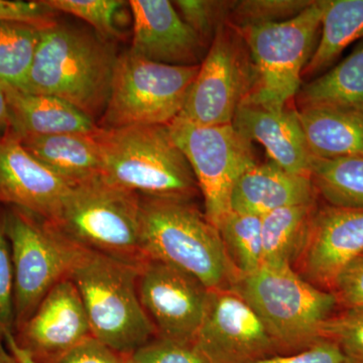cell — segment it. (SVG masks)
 <instances>
[{"label": "cell", "mask_w": 363, "mask_h": 363, "mask_svg": "<svg viewBox=\"0 0 363 363\" xmlns=\"http://www.w3.org/2000/svg\"><path fill=\"white\" fill-rule=\"evenodd\" d=\"M117 58L112 40L58 21L43 30L21 91L60 98L98 123L108 102Z\"/></svg>", "instance_id": "1"}, {"label": "cell", "mask_w": 363, "mask_h": 363, "mask_svg": "<svg viewBox=\"0 0 363 363\" xmlns=\"http://www.w3.org/2000/svg\"><path fill=\"white\" fill-rule=\"evenodd\" d=\"M140 247L145 259L188 272L208 290L233 289L240 276L218 229L191 200L142 196Z\"/></svg>", "instance_id": "2"}, {"label": "cell", "mask_w": 363, "mask_h": 363, "mask_svg": "<svg viewBox=\"0 0 363 363\" xmlns=\"http://www.w3.org/2000/svg\"><path fill=\"white\" fill-rule=\"evenodd\" d=\"M142 262L82 248L69 276L82 298L92 335L123 355L157 337L138 295Z\"/></svg>", "instance_id": "3"}, {"label": "cell", "mask_w": 363, "mask_h": 363, "mask_svg": "<svg viewBox=\"0 0 363 363\" xmlns=\"http://www.w3.org/2000/svg\"><path fill=\"white\" fill-rule=\"evenodd\" d=\"M264 325L278 351L298 352L321 337L338 305L333 293L318 288L291 267L262 264L240 274L233 286Z\"/></svg>", "instance_id": "4"}, {"label": "cell", "mask_w": 363, "mask_h": 363, "mask_svg": "<svg viewBox=\"0 0 363 363\" xmlns=\"http://www.w3.org/2000/svg\"><path fill=\"white\" fill-rule=\"evenodd\" d=\"M102 175L143 197L191 200L198 184L168 125H143L95 133Z\"/></svg>", "instance_id": "5"}, {"label": "cell", "mask_w": 363, "mask_h": 363, "mask_svg": "<svg viewBox=\"0 0 363 363\" xmlns=\"http://www.w3.org/2000/svg\"><path fill=\"white\" fill-rule=\"evenodd\" d=\"M142 196L98 175L70 186L52 221L79 247L142 262Z\"/></svg>", "instance_id": "6"}, {"label": "cell", "mask_w": 363, "mask_h": 363, "mask_svg": "<svg viewBox=\"0 0 363 363\" xmlns=\"http://www.w3.org/2000/svg\"><path fill=\"white\" fill-rule=\"evenodd\" d=\"M323 13L324 0H319L290 20L235 30L247 45L255 75L243 104L283 109L298 94L321 32Z\"/></svg>", "instance_id": "7"}, {"label": "cell", "mask_w": 363, "mask_h": 363, "mask_svg": "<svg viewBox=\"0 0 363 363\" xmlns=\"http://www.w3.org/2000/svg\"><path fill=\"white\" fill-rule=\"evenodd\" d=\"M199 68L155 63L130 50L119 55L98 128L168 125L183 111Z\"/></svg>", "instance_id": "8"}, {"label": "cell", "mask_w": 363, "mask_h": 363, "mask_svg": "<svg viewBox=\"0 0 363 363\" xmlns=\"http://www.w3.org/2000/svg\"><path fill=\"white\" fill-rule=\"evenodd\" d=\"M4 209L13 267L16 331L45 295L59 281L69 278L83 247L52 221L18 208Z\"/></svg>", "instance_id": "9"}, {"label": "cell", "mask_w": 363, "mask_h": 363, "mask_svg": "<svg viewBox=\"0 0 363 363\" xmlns=\"http://www.w3.org/2000/svg\"><path fill=\"white\" fill-rule=\"evenodd\" d=\"M168 128L194 173L204 199L205 216L217 228L231 212L234 186L257 164L252 142L233 124L200 126L178 116Z\"/></svg>", "instance_id": "10"}, {"label": "cell", "mask_w": 363, "mask_h": 363, "mask_svg": "<svg viewBox=\"0 0 363 363\" xmlns=\"http://www.w3.org/2000/svg\"><path fill=\"white\" fill-rule=\"evenodd\" d=\"M255 80L252 61L238 32L222 25L193 81L180 117L200 126L233 123Z\"/></svg>", "instance_id": "11"}, {"label": "cell", "mask_w": 363, "mask_h": 363, "mask_svg": "<svg viewBox=\"0 0 363 363\" xmlns=\"http://www.w3.org/2000/svg\"><path fill=\"white\" fill-rule=\"evenodd\" d=\"M138 295L157 337L193 344L206 311L209 291L192 274L145 259L138 274Z\"/></svg>", "instance_id": "12"}, {"label": "cell", "mask_w": 363, "mask_h": 363, "mask_svg": "<svg viewBox=\"0 0 363 363\" xmlns=\"http://www.w3.org/2000/svg\"><path fill=\"white\" fill-rule=\"evenodd\" d=\"M193 344L209 363H253L279 352L252 308L233 289L209 291Z\"/></svg>", "instance_id": "13"}, {"label": "cell", "mask_w": 363, "mask_h": 363, "mask_svg": "<svg viewBox=\"0 0 363 363\" xmlns=\"http://www.w3.org/2000/svg\"><path fill=\"white\" fill-rule=\"evenodd\" d=\"M363 253V208L325 205L313 216L298 262L303 278L332 292L336 279Z\"/></svg>", "instance_id": "14"}, {"label": "cell", "mask_w": 363, "mask_h": 363, "mask_svg": "<svg viewBox=\"0 0 363 363\" xmlns=\"http://www.w3.org/2000/svg\"><path fill=\"white\" fill-rule=\"evenodd\" d=\"M92 335L75 284L67 278L45 295L32 316L13 334L18 347L37 363H54Z\"/></svg>", "instance_id": "15"}, {"label": "cell", "mask_w": 363, "mask_h": 363, "mask_svg": "<svg viewBox=\"0 0 363 363\" xmlns=\"http://www.w3.org/2000/svg\"><path fill=\"white\" fill-rule=\"evenodd\" d=\"M133 37L130 51L171 66H199L204 43L168 0H130Z\"/></svg>", "instance_id": "16"}, {"label": "cell", "mask_w": 363, "mask_h": 363, "mask_svg": "<svg viewBox=\"0 0 363 363\" xmlns=\"http://www.w3.org/2000/svg\"><path fill=\"white\" fill-rule=\"evenodd\" d=\"M70 185L38 161L13 133L0 138V205L54 221Z\"/></svg>", "instance_id": "17"}, {"label": "cell", "mask_w": 363, "mask_h": 363, "mask_svg": "<svg viewBox=\"0 0 363 363\" xmlns=\"http://www.w3.org/2000/svg\"><path fill=\"white\" fill-rule=\"evenodd\" d=\"M231 124L250 142L264 145L269 161L290 173L311 177L313 157L298 111L286 106L283 109H269L243 104L236 111Z\"/></svg>", "instance_id": "18"}, {"label": "cell", "mask_w": 363, "mask_h": 363, "mask_svg": "<svg viewBox=\"0 0 363 363\" xmlns=\"http://www.w3.org/2000/svg\"><path fill=\"white\" fill-rule=\"evenodd\" d=\"M311 177L297 175L272 161L255 164L234 186L231 211L262 217L274 210L316 202Z\"/></svg>", "instance_id": "19"}, {"label": "cell", "mask_w": 363, "mask_h": 363, "mask_svg": "<svg viewBox=\"0 0 363 363\" xmlns=\"http://www.w3.org/2000/svg\"><path fill=\"white\" fill-rule=\"evenodd\" d=\"M2 91L9 106L11 133L18 138L94 133L99 130L96 121L60 98L13 88Z\"/></svg>", "instance_id": "20"}, {"label": "cell", "mask_w": 363, "mask_h": 363, "mask_svg": "<svg viewBox=\"0 0 363 363\" xmlns=\"http://www.w3.org/2000/svg\"><path fill=\"white\" fill-rule=\"evenodd\" d=\"M18 140L33 157L70 186L102 174L95 133L26 136Z\"/></svg>", "instance_id": "21"}, {"label": "cell", "mask_w": 363, "mask_h": 363, "mask_svg": "<svg viewBox=\"0 0 363 363\" xmlns=\"http://www.w3.org/2000/svg\"><path fill=\"white\" fill-rule=\"evenodd\" d=\"M298 119L312 157H363V116L316 106L298 109Z\"/></svg>", "instance_id": "22"}, {"label": "cell", "mask_w": 363, "mask_h": 363, "mask_svg": "<svg viewBox=\"0 0 363 363\" xmlns=\"http://www.w3.org/2000/svg\"><path fill=\"white\" fill-rule=\"evenodd\" d=\"M296 96L300 109L335 107L363 116V40L337 66L303 85Z\"/></svg>", "instance_id": "23"}, {"label": "cell", "mask_w": 363, "mask_h": 363, "mask_svg": "<svg viewBox=\"0 0 363 363\" xmlns=\"http://www.w3.org/2000/svg\"><path fill=\"white\" fill-rule=\"evenodd\" d=\"M320 33L302 77L325 73L346 48L363 40V0H324Z\"/></svg>", "instance_id": "24"}, {"label": "cell", "mask_w": 363, "mask_h": 363, "mask_svg": "<svg viewBox=\"0 0 363 363\" xmlns=\"http://www.w3.org/2000/svg\"><path fill=\"white\" fill-rule=\"evenodd\" d=\"M316 202L274 210L262 217L264 264L291 267L304 250Z\"/></svg>", "instance_id": "25"}, {"label": "cell", "mask_w": 363, "mask_h": 363, "mask_svg": "<svg viewBox=\"0 0 363 363\" xmlns=\"http://www.w3.org/2000/svg\"><path fill=\"white\" fill-rule=\"evenodd\" d=\"M310 176L327 204L363 208V157H313Z\"/></svg>", "instance_id": "26"}, {"label": "cell", "mask_w": 363, "mask_h": 363, "mask_svg": "<svg viewBox=\"0 0 363 363\" xmlns=\"http://www.w3.org/2000/svg\"><path fill=\"white\" fill-rule=\"evenodd\" d=\"M42 32L35 26L0 21V89H23Z\"/></svg>", "instance_id": "27"}, {"label": "cell", "mask_w": 363, "mask_h": 363, "mask_svg": "<svg viewBox=\"0 0 363 363\" xmlns=\"http://www.w3.org/2000/svg\"><path fill=\"white\" fill-rule=\"evenodd\" d=\"M217 229L229 259L240 274H250L264 264L262 217L231 211Z\"/></svg>", "instance_id": "28"}, {"label": "cell", "mask_w": 363, "mask_h": 363, "mask_svg": "<svg viewBox=\"0 0 363 363\" xmlns=\"http://www.w3.org/2000/svg\"><path fill=\"white\" fill-rule=\"evenodd\" d=\"M313 1L306 0H242L230 1L226 25L234 28L290 20Z\"/></svg>", "instance_id": "29"}, {"label": "cell", "mask_w": 363, "mask_h": 363, "mask_svg": "<svg viewBox=\"0 0 363 363\" xmlns=\"http://www.w3.org/2000/svg\"><path fill=\"white\" fill-rule=\"evenodd\" d=\"M57 13L72 14L89 23L104 39L113 40L121 35L116 16L126 4L119 0H45Z\"/></svg>", "instance_id": "30"}, {"label": "cell", "mask_w": 363, "mask_h": 363, "mask_svg": "<svg viewBox=\"0 0 363 363\" xmlns=\"http://www.w3.org/2000/svg\"><path fill=\"white\" fill-rule=\"evenodd\" d=\"M321 337L337 344L348 363H363V307L332 315L322 327Z\"/></svg>", "instance_id": "31"}, {"label": "cell", "mask_w": 363, "mask_h": 363, "mask_svg": "<svg viewBox=\"0 0 363 363\" xmlns=\"http://www.w3.org/2000/svg\"><path fill=\"white\" fill-rule=\"evenodd\" d=\"M173 4L205 45L211 44L218 28L226 25L230 7V1L208 0H178Z\"/></svg>", "instance_id": "32"}, {"label": "cell", "mask_w": 363, "mask_h": 363, "mask_svg": "<svg viewBox=\"0 0 363 363\" xmlns=\"http://www.w3.org/2000/svg\"><path fill=\"white\" fill-rule=\"evenodd\" d=\"M16 331L14 279L11 247L6 231V209L0 208V340Z\"/></svg>", "instance_id": "33"}, {"label": "cell", "mask_w": 363, "mask_h": 363, "mask_svg": "<svg viewBox=\"0 0 363 363\" xmlns=\"http://www.w3.org/2000/svg\"><path fill=\"white\" fill-rule=\"evenodd\" d=\"M136 363H209L194 344L156 337L131 353Z\"/></svg>", "instance_id": "34"}, {"label": "cell", "mask_w": 363, "mask_h": 363, "mask_svg": "<svg viewBox=\"0 0 363 363\" xmlns=\"http://www.w3.org/2000/svg\"><path fill=\"white\" fill-rule=\"evenodd\" d=\"M57 14L45 0H0V21L23 23L44 30L58 23Z\"/></svg>", "instance_id": "35"}, {"label": "cell", "mask_w": 363, "mask_h": 363, "mask_svg": "<svg viewBox=\"0 0 363 363\" xmlns=\"http://www.w3.org/2000/svg\"><path fill=\"white\" fill-rule=\"evenodd\" d=\"M332 293L345 309L363 307V253L339 274Z\"/></svg>", "instance_id": "36"}, {"label": "cell", "mask_w": 363, "mask_h": 363, "mask_svg": "<svg viewBox=\"0 0 363 363\" xmlns=\"http://www.w3.org/2000/svg\"><path fill=\"white\" fill-rule=\"evenodd\" d=\"M253 363H348L337 344L320 339L310 347L291 354L272 355Z\"/></svg>", "instance_id": "37"}, {"label": "cell", "mask_w": 363, "mask_h": 363, "mask_svg": "<svg viewBox=\"0 0 363 363\" xmlns=\"http://www.w3.org/2000/svg\"><path fill=\"white\" fill-rule=\"evenodd\" d=\"M125 357L90 335L54 363H123Z\"/></svg>", "instance_id": "38"}, {"label": "cell", "mask_w": 363, "mask_h": 363, "mask_svg": "<svg viewBox=\"0 0 363 363\" xmlns=\"http://www.w3.org/2000/svg\"><path fill=\"white\" fill-rule=\"evenodd\" d=\"M11 118H9V106H7L6 95L0 89V138L11 133Z\"/></svg>", "instance_id": "39"}, {"label": "cell", "mask_w": 363, "mask_h": 363, "mask_svg": "<svg viewBox=\"0 0 363 363\" xmlns=\"http://www.w3.org/2000/svg\"><path fill=\"white\" fill-rule=\"evenodd\" d=\"M4 342H6L7 348H9V351L13 353V357H16V359L18 360V363H37L32 357H30V355L28 354V353L26 352L25 350L18 347V344L14 341L13 334H11V335L7 336Z\"/></svg>", "instance_id": "40"}, {"label": "cell", "mask_w": 363, "mask_h": 363, "mask_svg": "<svg viewBox=\"0 0 363 363\" xmlns=\"http://www.w3.org/2000/svg\"><path fill=\"white\" fill-rule=\"evenodd\" d=\"M0 363H18L13 353L7 348L6 342L0 340Z\"/></svg>", "instance_id": "41"}, {"label": "cell", "mask_w": 363, "mask_h": 363, "mask_svg": "<svg viewBox=\"0 0 363 363\" xmlns=\"http://www.w3.org/2000/svg\"><path fill=\"white\" fill-rule=\"evenodd\" d=\"M123 363H136L135 360L131 358L130 355H126L125 358H124Z\"/></svg>", "instance_id": "42"}]
</instances>
